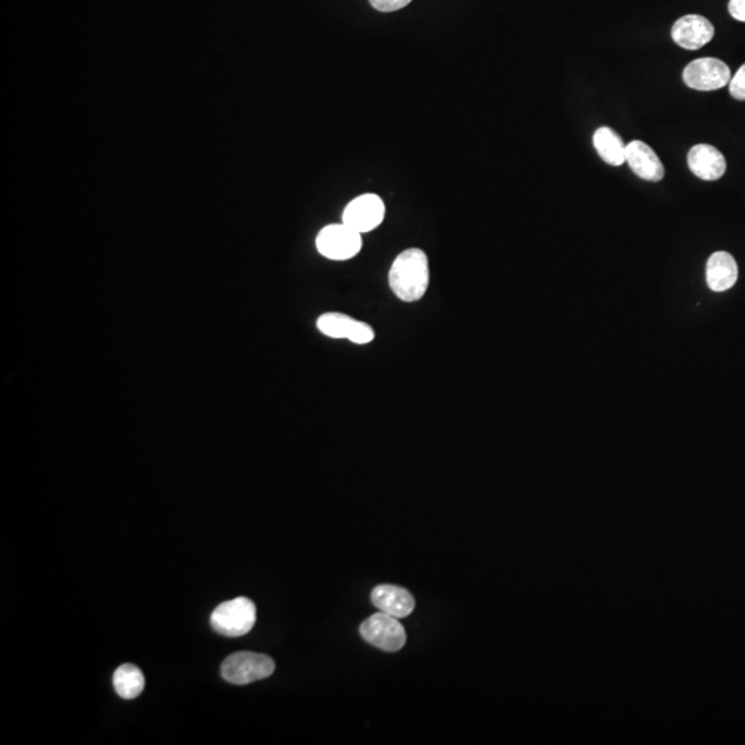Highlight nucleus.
<instances>
[{"instance_id":"obj_1","label":"nucleus","mask_w":745,"mask_h":745,"mask_svg":"<svg viewBox=\"0 0 745 745\" xmlns=\"http://www.w3.org/2000/svg\"><path fill=\"white\" fill-rule=\"evenodd\" d=\"M388 282L392 293L405 303H416L430 286V264L421 249H407L391 265Z\"/></svg>"},{"instance_id":"obj_2","label":"nucleus","mask_w":745,"mask_h":745,"mask_svg":"<svg viewBox=\"0 0 745 745\" xmlns=\"http://www.w3.org/2000/svg\"><path fill=\"white\" fill-rule=\"evenodd\" d=\"M257 609L253 601L239 596L234 601L221 603L212 613L213 630L224 637L236 638L249 634L256 624Z\"/></svg>"},{"instance_id":"obj_3","label":"nucleus","mask_w":745,"mask_h":745,"mask_svg":"<svg viewBox=\"0 0 745 745\" xmlns=\"http://www.w3.org/2000/svg\"><path fill=\"white\" fill-rule=\"evenodd\" d=\"M275 671V663L265 654L253 652H238L232 654L221 665V675L225 681L234 685H249L271 677Z\"/></svg>"},{"instance_id":"obj_4","label":"nucleus","mask_w":745,"mask_h":745,"mask_svg":"<svg viewBox=\"0 0 745 745\" xmlns=\"http://www.w3.org/2000/svg\"><path fill=\"white\" fill-rule=\"evenodd\" d=\"M362 246V234L344 223L327 225L316 236V249L329 260H350L361 252Z\"/></svg>"},{"instance_id":"obj_5","label":"nucleus","mask_w":745,"mask_h":745,"mask_svg":"<svg viewBox=\"0 0 745 745\" xmlns=\"http://www.w3.org/2000/svg\"><path fill=\"white\" fill-rule=\"evenodd\" d=\"M359 632L367 643L384 652H398L406 645V631L401 621L384 612L370 616Z\"/></svg>"},{"instance_id":"obj_6","label":"nucleus","mask_w":745,"mask_h":745,"mask_svg":"<svg viewBox=\"0 0 745 745\" xmlns=\"http://www.w3.org/2000/svg\"><path fill=\"white\" fill-rule=\"evenodd\" d=\"M732 81L730 68L718 58H699L683 71V82L699 92H714Z\"/></svg>"},{"instance_id":"obj_7","label":"nucleus","mask_w":745,"mask_h":745,"mask_svg":"<svg viewBox=\"0 0 745 745\" xmlns=\"http://www.w3.org/2000/svg\"><path fill=\"white\" fill-rule=\"evenodd\" d=\"M385 217L383 199L374 194L358 196L348 203L343 213V223L359 234L376 230Z\"/></svg>"},{"instance_id":"obj_8","label":"nucleus","mask_w":745,"mask_h":745,"mask_svg":"<svg viewBox=\"0 0 745 745\" xmlns=\"http://www.w3.org/2000/svg\"><path fill=\"white\" fill-rule=\"evenodd\" d=\"M319 332L332 339H347L354 344L372 343L376 334L373 327L365 322L355 321L351 316L340 312H327L316 322Z\"/></svg>"},{"instance_id":"obj_9","label":"nucleus","mask_w":745,"mask_h":745,"mask_svg":"<svg viewBox=\"0 0 745 745\" xmlns=\"http://www.w3.org/2000/svg\"><path fill=\"white\" fill-rule=\"evenodd\" d=\"M715 28L708 18L699 14H689L679 18L672 25L671 36L679 47L685 50H699L714 38Z\"/></svg>"},{"instance_id":"obj_10","label":"nucleus","mask_w":745,"mask_h":745,"mask_svg":"<svg viewBox=\"0 0 745 745\" xmlns=\"http://www.w3.org/2000/svg\"><path fill=\"white\" fill-rule=\"evenodd\" d=\"M625 162L630 165L632 172L642 180L659 183L664 178V166L652 147L643 141H631L625 151Z\"/></svg>"},{"instance_id":"obj_11","label":"nucleus","mask_w":745,"mask_h":745,"mask_svg":"<svg viewBox=\"0 0 745 745\" xmlns=\"http://www.w3.org/2000/svg\"><path fill=\"white\" fill-rule=\"evenodd\" d=\"M688 165L690 172L704 181H717L726 172L725 156L708 144L694 145L690 149Z\"/></svg>"},{"instance_id":"obj_12","label":"nucleus","mask_w":745,"mask_h":745,"mask_svg":"<svg viewBox=\"0 0 745 745\" xmlns=\"http://www.w3.org/2000/svg\"><path fill=\"white\" fill-rule=\"evenodd\" d=\"M372 602L380 612L396 619H405L416 608V601L409 591L391 584L377 585L372 592Z\"/></svg>"},{"instance_id":"obj_13","label":"nucleus","mask_w":745,"mask_h":745,"mask_svg":"<svg viewBox=\"0 0 745 745\" xmlns=\"http://www.w3.org/2000/svg\"><path fill=\"white\" fill-rule=\"evenodd\" d=\"M739 278V267L732 254L717 252L707 263V283L712 292L722 293L732 289Z\"/></svg>"},{"instance_id":"obj_14","label":"nucleus","mask_w":745,"mask_h":745,"mask_svg":"<svg viewBox=\"0 0 745 745\" xmlns=\"http://www.w3.org/2000/svg\"><path fill=\"white\" fill-rule=\"evenodd\" d=\"M592 143L598 155L603 162L610 166H621L625 163V151L627 145L624 144L623 138L608 126L599 127L594 133Z\"/></svg>"},{"instance_id":"obj_15","label":"nucleus","mask_w":745,"mask_h":745,"mask_svg":"<svg viewBox=\"0 0 745 745\" xmlns=\"http://www.w3.org/2000/svg\"><path fill=\"white\" fill-rule=\"evenodd\" d=\"M145 679L140 668L133 664H123L114 674V688L122 699L132 700L140 696Z\"/></svg>"},{"instance_id":"obj_16","label":"nucleus","mask_w":745,"mask_h":745,"mask_svg":"<svg viewBox=\"0 0 745 745\" xmlns=\"http://www.w3.org/2000/svg\"><path fill=\"white\" fill-rule=\"evenodd\" d=\"M729 92L736 100L745 101V64L736 72L729 83Z\"/></svg>"},{"instance_id":"obj_17","label":"nucleus","mask_w":745,"mask_h":745,"mask_svg":"<svg viewBox=\"0 0 745 745\" xmlns=\"http://www.w3.org/2000/svg\"><path fill=\"white\" fill-rule=\"evenodd\" d=\"M374 9L383 13L396 12L409 5L412 0H369Z\"/></svg>"},{"instance_id":"obj_18","label":"nucleus","mask_w":745,"mask_h":745,"mask_svg":"<svg viewBox=\"0 0 745 745\" xmlns=\"http://www.w3.org/2000/svg\"><path fill=\"white\" fill-rule=\"evenodd\" d=\"M729 13L734 20L745 23V0H730Z\"/></svg>"}]
</instances>
